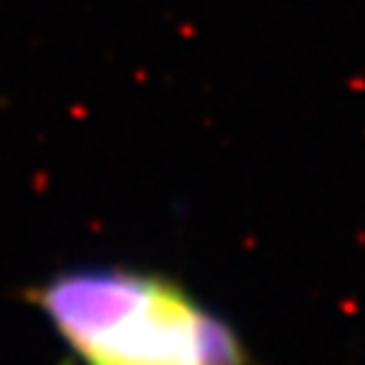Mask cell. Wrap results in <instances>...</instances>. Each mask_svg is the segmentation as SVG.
I'll return each mask as SVG.
<instances>
[{"instance_id": "6da1fadb", "label": "cell", "mask_w": 365, "mask_h": 365, "mask_svg": "<svg viewBox=\"0 0 365 365\" xmlns=\"http://www.w3.org/2000/svg\"><path fill=\"white\" fill-rule=\"evenodd\" d=\"M29 299L79 365H249L239 332L168 274L66 269Z\"/></svg>"}]
</instances>
